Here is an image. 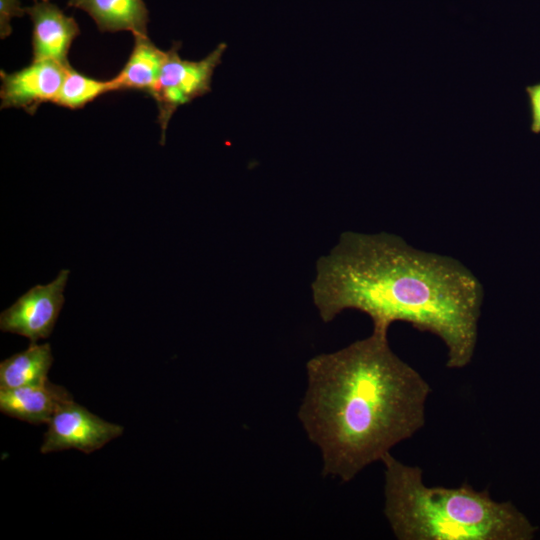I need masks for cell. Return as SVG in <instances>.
<instances>
[{"label":"cell","instance_id":"obj_11","mask_svg":"<svg viewBox=\"0 0 540 540\" xmlns=\"http://www.w3.org/2000/svg\"><path fill=\"white\" fill-rule=\"evenodd\" d=\"M67 5L89 14L102 32L147 34L149 12L144 0H68Z\"/></svg>","mask_w":540,"mask_h":540},{"label":"cell","instance_id":"obj_1","mask_svg":"<svg viewBox=\"0 0 540 540\" xmlns=\"http://www.w3.org/2000/svg\"><path fill=\"white\" fill-rule=\"evenodd\" d=\"M313 300L324 322L353 309L373 329L396 321L429 332L444 343L448 368L474 355L483 288L459 261L415 249L392 234L345 232L317 262Z\"/></svg>","mask_w":540,"mask_h":540},{"label":"cell","instance_id":"obj_2","mask_svg":"<svg viewBox=\"0 0 540 540\" xmlns=\"http://www.w3.org/2000/svg\"><path fill=\"white\" fill-rule=\"evenodd\" d=\"M388 331L307 362L298 416L321 450L323 473L352 480L425 424L428 382L390 348Z\"/></svg>","mask_w":540,"mask_h":540},{"label":"cell","instance_id":"obj_6","mask_svg":"<svg viewBox=\"0 0 540 540\" xmlns=\"http://www.w3.org/2000/svg\"><path fill=\"white\" fill-rule=\"evenodd\" d=\"M122 426L107 422L73 400L61 406L48 423L41 453L77 449L86 454L122 435Z\"/></svg>","mask_w":540,"mask_h":540},{"label":"cell","instance_id":"obj_14","mask_svg":"<svg viewBox=\"0 0 540 540\" xmlns=\"http://www.w3.org/2000/svg\"><path fill=\"white\" fill-rule=\"evenodd\" d=\"M25 7L21 6L20 0H0V36L2 39L12 33L11 21L15 17H22Z\"/></svg>","mask_w":540,"mask_h":540},{"label":"cell","instance_id":"obj_13","mask_svg":"<svg viewBox=\"0 0 540 540\" xmlns=\"http://www.w3.org/2000/svg\"><path fill=\"white\" fill-rule=\"evenodd\" d=\"M113 92L111 80H98L79 73L70 65L53 103L69 109H80L99 96Z\"/></svg>","mask_w":540,"mask_h":540},{"label":"cell","instance_id":"obj_15","mask_svg":"<svg viewBox=\"0 0 540 540\" xmlns=\"http://www.w3.org/2000/svg\"><path fill=\"white\" fill-rule=\"evenodd\" d=\"M526 92L529 97V105L531 111V126L533 133H540V83L527 86Z\"/></svg>","mask_w":540,"mask_h":540},{"label":"cell","instance_id":"obj_12","mask_svg":"<svg viewBox=\"0 0 540 540\" xmlns=\"http://www.w3.org/2000/svg\"><path fill=\"white\" fill-rule=\"evenodd\" d=\"M53 363L49 343L30 346L0 363V389L38 385L48 380L47 374Z\"/></svg>","mask_w":540,"mask_h":540},{"label":"cell","instance_id":"obj_10","mask_svg":"<svg viewBox=\"0 0 540 540\" xmlns=\"http://www.w3.org/2000/svg\"><path fill=\"white\" fill-rule=\"evenodd\" d=\"M133 36V48L127 62L110 79L113 91L140 90L151 95L166 61L167 51L158 48L147 34Z\"/></svg>","mask_w":540,"mask_h":540},{"label":"cell","instance_id":"obj_8","mask_svg":"<svg viewBox=\"0 0 540 540\" xmlns=\"http://www.w3.org/2000/svg\"><path fill=\"white\" fill-rule=\"evenodd\" d=\"M32 30L33 61L49 60L70 65L68 54L80 34L79 25L51 1H34L25 7Z\"/></svg>","mask_w":540,"mask_h":540},{"label":"cell","instance_id":"obj_3","mask_svg":"<svg viewBox=\"0 0 540 540\" xmlns=\"http://www.w3.org/2000/svg\"><path fill=\"white\" fill-rule=\"evenodd\" d=\"M385 466L384 514L399 540H530L537 527L510 502L468 484L427 486L417 466L390 453Z\"/></svg>","mask_w":540,"mask_h":540},{"label":"cell","instance_id":"obj_9","mask_svg":"<svg viewBox=\"0 0 540 540\" xmlns=\"http://www.w3.org/2000/svg\"><path fill=\"white\" fill-rule=\"evenodd\" d=\"M72 395L49 380L38 384L0 389L2 413L30 424H48L55 412L72 401Z\"/></svg>","mask_w":540,"mask_h":540},{"label":"cell","instance_id":"obj_7","mask_svg":"<svg viewBox=\"0 0 540 540\" xmlns=\"http://www.w3.org/2000/svg\"><path fill=\"white\" fill-rule=\"evenodd\" d=\"M68 66L55 61L32 60L18 71H1V108L23 109L32 115L43 103L54 102Z\"/></svg>","mask_w":540,"mask_h":540},{"label":"cell","instance_id":"obj_5","mask_svg":"<svg viewBox=\"0 0 540 540\" xmlns=\"http://www.w3.org/2000/svg\"><path fill=\"white\" fill-rule=\"evenodd\" d=\"M70 271L63 269L47 285H36L0 315V329L37 342L50 336L65 298L63 295Z\"/></svg>","mask_w":540,"mask_h":540},{"label":"cell","instance_id":"obj_16","mask_svg":"<svg viewBox=\"0 0 540 540\" xmlns=\"http://www.w3.org/2000/svg\"><path fill=\"white\" fill-rule=\"evenodd\" d=\"M33 1H51V0H33Z\"/></svg>","mask_w":540,"mask_h":540},{"label":"cell","instance_id":"obj_4","mask_svg":"<svg viewBox=\"0 0 540 540\" xmlns=\"http://www.w3.org/2000/svg\"><path fill=\"white\" fill-rule=\"evenodd\" d=\"M180 46V43H174L167 50L166 61L151 94L158 108L162 145L165 143L167 126L175 111L211 91L213 74L221 64L227 48L225 43H220L205 58L191 61L181 58L178 53Z\"/></svg>","mask_w":540,"mask_h":540}]
</instances>
